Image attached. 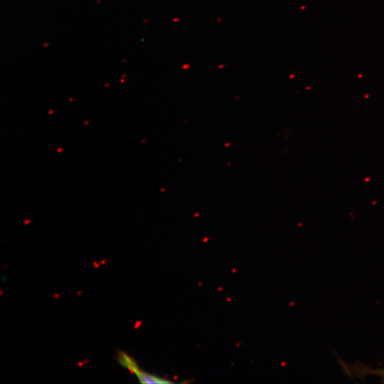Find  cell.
<instances>
[{"instance_id": "obj_1", "label": "cell", "mask_w": 384, "mask_h": 384, "mask_svg": "<svg viewBox=\"0 0 384 384\" xmlns=\"http://www.w3.org/2000/svg\"><path fill=\"white\" fill-rule=\"evenodd\" d=\"M118 362L130 372L134 373L139 381L146 384H168L173 382L164 378H161L141 370L136 361L124 352L119 351L117 357Z\"/></svg>"}, {"instance_id": "obj_2", "label": "cell", "mask_w": 384, "mask_h": 384, "mask_svg": "<svg viewBox=\"0 0 384 384\" xmlns=\"http://www.w3.org/2000/svg\"><path fill=\"white\" fill-rule=\"evenodd\" d=\"M340 363L343 372L348 376L358 377L359 378H363L367 375L378 376L381 378V382L384 383V368L375 369L360 363L348 364L341 361Z\"/></svg>"}]
</instances>
